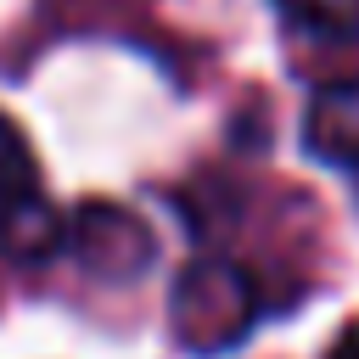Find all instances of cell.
<instances>
[{
    "mask_svg": "<svg viewBox=\"0 0 359 359\" xmlns=\"http://www.w3.org/2000/svg\"><path fill=\"white\" fill-rule=\"evenodd\" d=\"M258 297L247 269L224 264V258H196L180 269L174 292H168V325L174 342L185 353H224L252 331Z\"/></svg>",
    "mask_w": 359,
    "mask_h": 359,
    "instance_id": "cell-1",
    "label": "cell"
},
{
    "mask_svg": "<svg viewBox=\"0 0 359 359\" xmlns=\"http://www.w3.org/2000/svg\"><path fill=\"white\" fill-rule=\"evenodd\" d=\"M62 247H67L90 275H112V280H135V275L151 264V252H157L151 230H146L135 213L112 208V202H79L73 219H67V241H62Z\"/></svg>",
    "mask_w": 359,
    "mask_h": 359,
    "instance_id": "cell-2",
    "label": "cell"
},
{
    "mask_svg": "<svg viewBox=\"0 0 359 359\" xmlns=\"http://www.w3.org/2000/svg\"><path fill=\"white\" fill-rule=\"evenodd\" d=\"M303 146L320 163H359V73L314 90L303 112Z\"/></svg>",
    "mask_w": 359,
    "mask_h": 359,
    "instance_id": "cell-3",
    "label": "cell"
},
{
    "mask_svg": "<svg viewBox=\"0 0 359 359\" xmlns=\"http://www.w3.org/2000/svg\"><path fill=\"white\" fill-rule=\"evenodd\" d=\"M62 241H67V219H62L39 191L0 202V252H6V258L39 264V258L62 252Z\"/></svg>",
    "mask_w": 359,
    "mask_h": 359,
    "instance_id": "cell-4",
    "label": "cell"
},
{
    "mask_svg": "<svg viewBox=\"0 0 359 359\" xmlns=\"http://www.w3.org/2000/svg\"><path fill=\"white\" fill-rule=\"evenodd\" d=\"M303 34H320V39H337V45H353L359 39V0H275Z\"/></svg>",
    "mask_w": 359,
    "mask_h": 359,
    "instance_id": "cell-5",
    "label": "cell"
},
{
    "mask_svg": "<svg viewBox=\"0 0 359 359\" xmlns=\"http://www.w3.org/2000/svg\"><path fill=\"white\" fill-rule=\"evenodd\" d=\"M28 191H39V185H34V151H28V140L17 135V123L0 112V202L28 196Z\"/></svg>",
    "mask_w": 359,
    "mask_h": 359,
    "instance_id": "cell-6",
    "label": "cell"
},
{
    "mask_svg": "<svg viewBox=\"0 0 359 359\" xmlns=\"http://www.w3.org/2000/svg\"><path fill=\"white\" fill-rule=\"evenodd\" d=\"M325 359H359V325H348L337 342H331V353Z\"/></svg>",
    "mask_w": 359,
    "mask_h": 359,
    "instance_id": "cell-7",
    "label": "cell"
}]
</instances>
